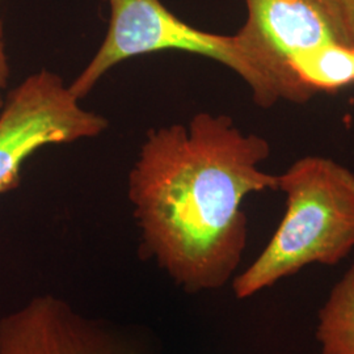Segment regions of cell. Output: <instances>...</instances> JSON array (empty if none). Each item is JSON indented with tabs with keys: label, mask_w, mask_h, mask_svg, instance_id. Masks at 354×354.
<instances>
[{
	"label": "cell",
	"mask_w": 354,
	"mask_h": 354,
	"mask_svg": "<svg viewBox=\"0 0 354 354\" xmlns=\"http://www.w3.org/2000/svg\"><path fill=\"white\" fill-rule=\"evenodd\" d=\"M269 156L266 138L226 114L150 129L127 184L145 256L188 292L223 288L247 245L241 203L279 190V175L260 169Z\"/></svg>",
	"instance_id": "6da1fadb"
},
{
	"label": "cell",
	"mask_w": 354,
	"mask_h": 354,
	"mask_svg": "<svg viewBox=\"0 0 354 354\" xmlns=\"http://www.w3.org/2000/svg\"><path fill=\"white\" fill-rule=\"evenodd\" d=\"M286 213L264 251L232 289L250 298L310 264L336 266L354 248V172L324 156H304L279 175Z\"/></svg>",
	"instance_id": "7a4b0ae2"
},
{
	"label": "cell",
	"mask_w": 354,
	"mask_h": 354,
	"mask_svg": "<svg viewBox=\"0 0 354 354\" xmlns=\"http://www.w3.org/2000/svg\"><path fill=\"white\" fill-rule=\"evenodd\" d=\"M247 19L234 35L256 76L253 102H308L314 95L291 73L299 53L326 44L352 46L342 0H244Z\"/></svg>",
	"instance_id": "3957f363"
},
{
	"label": "cell",
	"mask_w": 354,
	"mask_h": 354,
	"mask_svg": "<svg viewBox=\"0 0 354 354\" xmlns=\"http://www.w3.org/2000/svg\"><path fill=\"white\" fill-rule=\"evenodd\" d=\"M109 26L96 54L68 84L79 102L117 64L159 51H183L210 58L241 76L254 92L256 76L235 36L203 32L171 12L160 0H104Z\"/></svg>",
	"instance_id": "277c9868"
},
{
	"label": "cell",
	"mask_w": 354,
	"mask_h": 354,
	"mask_svg": "<svg viewBox=\"0 0 354 354\" xmlns=\"http://www.w3.org/2000/svg\"><path fill=\"white\" fill-rule=\"evenodd\" d=\"M108 127L80 105L62 76L48 70L28 76L0 111V194L19 185L21 167L39 149L95 138Z\"/></svg>",
	"instance_id": "5b68a950"
},
{
	"label": "cell",
	"mask_w": 354,
	"mask_h": 354,
	"mask_svg": "<svg viewBox=\"0 0 354 354\" xmlns=\"http://www.w3.org/2000/svg\"><path fill=\"white\" fill-rule=\"evenodd\" d=\"M0 354H150L142 342L50 294L0 319Z\"/></svg>",
	"instance_id": "8992f818"
},
{
	"label": "cell",
	"mask_w": 354,
	"mask_h": 354,
	"mask_svg": "<svg viewBox=\"0 0 354 354\" xmlns=\"http://www.w3.org/2000/svg\"><path fill=\"white\" fill-rule=\"evenodd\" d=\"M297 80L314 96L336 92L354 83L353 48L326 44L297 54L290 61Z\"/></svg>",
	"instance_id": "52a82bcc"
},
{
	"label": "cell",
	"mask_w": 354,
	"mask_h": 354,
	"mask_svg": "<svg viewBox=\"0 0 354 354\" xmlns=\"http://www.w3.org/2000/svg\"><path fill=\"white\" fill-rule=\"evenodd\" d=\"M317 339L322 354H354V263L319 313Z\"/></svg>",
	"instance_id": "ba28073f"
},
{
	"label": "cell",
	"mask_w": 354,
	"mask_h": 354,
	"mask_svg": "<svg viewBox=\"0 0 354 354\" xmlns=\"http://www.w3.org/2000/svg\"><path fill=\"white\" fill-rule=\"evenodd\" d=\"M8 79H10V64H8V57H7V53H6L3 26H1V21H0V111H1L4 102H6L4 89L7 88Z\"/></svg>",
	"instance_id": "9c48e42d"
},
{
	"label": "cell",
	"mask_w": 354,
	"mask_h": 354,
	"mask_svg": "<svg viewBox=\"0 0 354 354\" xmlns=\"http://www.w3.org/2000/svg\"><path fill=\"white\" fill-rule=\"evenodd\" d=\"M342 4L348 37L354 48V0H342Z\"/></svg>",
	"instance_id": "30bf717a"
},
{
	"label": "cell",
	"mask_w": 354,
	"mask_h": 354,
	"mask_svg": "<svg viewBox=\"0 0 354 354\" xmlns=\"http://www.w3.org/2000/svg\"><path fill=\"white\" fill-rule=\"evenodd\" d=\"M353 64H354V48H353Z\"/></svg>",
	"instance_id": "8fae6325"
}]
</instances>
